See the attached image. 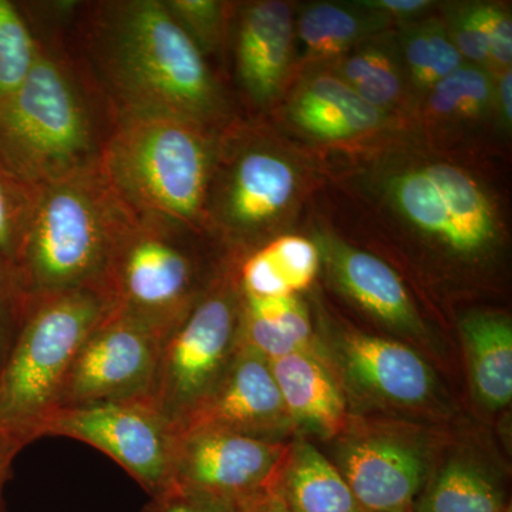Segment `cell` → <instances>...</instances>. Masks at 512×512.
<instances>
[{
    "label": "cell",
    "mask_w": 512,
    "mask_h": 512,
    "mask_svg": "<svg viewBox=\"0 0 512 512\" xmlns=\"http://www.w3.org/2000/svg\"><path fill=\"white\" fill-rule=\"evenodd\" d=\"M504 512H511V508H510V505H508L507 508H505V511Z\"/></svg>",
    "instance_id": "ab89813d"
},
{
    "label": "cell",
    "mask_w": 512,
    "mask_h": 512,
    "mask_svg": "<svg viewBox=\"0 0 512 512\" xmlns=\"http://www.w3.org/2000/svg\"><path fill=\"white\" fill-rule=\"evenodd\" d=\"M474 13L483 30L491 74L512 66V19L507 6L495 2H473Z\"/></svg>",
    "instance_id": "1f68e13d"
},
{
    "label": "cell",
    "mask_w": 512,
    "mask_h": 512,
    "mask_svg": "<svg viewBox=\"0 0 512 512\" xmlns=\"http://www.w3.org/2000/svg\"><path fill=\"white\" fill-rule=\"evenodd\" d=\"M320 252L312 239L278 235L262 247L238 256L239 291L255 298H285L311 288L320 268Z\"/></svg>",
    "instance_id": "cb8c5ba5"
},
{
    "label": "cell",
    "mask_w": 512,
    "mask_h": 512,
    "mask_svg": "<svg viewBox=\"0 0 512 512\" xmlns=\"http://www.w3.org/2000/svg\"><path fill=\"white\" fill-rule=\"evenodd\" d=\"M33 192L0 167V255L12 271L28 228Z\"/></svg>",
    "instance_id": "4dcf8cb0"
},
{
    "label": "cell",
    "mask_w": 512,
    "mask_h": 512,
    "mask_svg": "<svg viewBox=\"0 0 512 512\" xmlns=\"http://www.w3.org/2000/svg\"><path fill=\"white\" fill-rule=\"evenodd\" d=\"M323 154L335 183L373 224L457 265L484 264L503 247L500 198L461 153L431 147L409 130Z\"/></svg>",
    "instance_id": "6da1fadb"
},
{
    "label": "cell",
    "mask_w": 512,
    "mask_h": 512,
    "mask_svg": "<svg viewBox=\"0 0 512 512\" xmlns=\"http://www.w3.org/2000/svg\"><path fill=\"white\" fill-rule=\"evenodd\" d=\"M269 365L295 427L323 439H333L348 430L345 397L315 350L292 353Z\"/></svg>",
    "instance_id": "ffe728a7"
},
{
    "label": "cell",
    "mask_w": 512,
    "mask_h": 512,
    "mask_svg": "<svg viewBox=\"0 0 512 512\" xmlns=\"http://www.w3.org/2000/svg\"><path fill=\"white\" fill-rule=\"evenodd\" d=\"M440 8L443 10L441 19L446 23L451 40L463 56L464 62L488 70L487 45L474 13L473 2L447 3Z\"/></svg>",
    "instance_id": "d6a6232c"
},
{
    "label": "cell",
    "mask_w": 512,
    "mask_h": 512,
    "mask_svg": "<svg viewBox=\"0 0 512 512\" xmlns=\"http://www.w3.org/2000/svg\"><path fill=\"white\" fill-rule=\"evenodd\" d=\"M493 76L498 127L505 134H510L512 126V70H504V72L493 74Z\"/></svg>",
    "instance_id": "74e56055"
},
{
    "label": "cell",
    "mask_w": 512,
    "mask_h": 512,
    "mask_svg": "<svg viewBox=\"0 0 512 512\" xmlns=\"http://www.w3.org/2000/svg\"><path fill=\"white\" fill-rule=\"evenodd\" d=\"M333 360L357 396L380 406L417 412L437 397L429 363L397 340L342 330L330 340Z\"/></svg>",
    "instance_id": "2e32d148"
},
{
    "label": "cell",
    "mask_w": 512,
    "mask_h": 512,
    "mask_svg": "<svg viewBox=\"0 0 512 512\" xmlns=\"http://www.w3.org/2000/svg\"><path fill=\"white\" fill-rule=\"evenodd\" d=\"M239 336L242 345L272 362L312 349L311 315L298 296L255 298L241 293Z\"/></svg>",
    "instance_id": "4316f807"
},
{
    "label": "cell",
    "mask_w": 512,
    "mask_h": 512,
    "mask_svg": "<svg viewBox=\"0 0 512 512\" xmlns=\"http://www.w3.org/2000/svg\"><path fill=\"white\" fill-rule=\"evenodd\" d=\"M37 53L39 42L20 3L0 0V104L18 92Z\"/></svg>",
    "instance_id": "f1b7e54d"
},
{
    "label": "cell",
    "mask_w": 512,
    "mask_h": 512,
    "mask_svg": "<svg viewBox=\"0 0 512 512\" xmlns=\"http://www.w3.org/2000/svg\"><path fill=\"white\" fill-rule=\"evenodd\" d=\"M215 239L134 218L111 255L103 291L114 311L170 336L231 258Z\"/></svg>",
    "instance_id": "52a82bcc"
},
{
    "label": "cell",
    "mask_w": 512,
    "mask_h": 512,
    "mask_svg": "<svg viewBox=\"0 0 512 512\" xmlns=\"http://www.w3.org/2000/svg\"><path fill=\"white\" fill-rule=\"evenodd\" d=\"M299 73L272 113L286 130L322 154L367 146L409 130L363 100L328 67Z\"/></svg>",
    "instance_id": "7c38bea8"
},
{
    "label": "cell",
    "mask_w": 512,
    "mask_h": 512,
    "mask_svg": "<svg viewBox=\"0 0 512 512\" xmlns=\"http://www.w3.org/2000/svg\"><path fill=\"white\" fill-rule=\"evenodd\" d=\"M329 458L367 512H412L431 473L430 450L392 429L343 431Z\"/></svg>",
    "instance_id": "5bb4252c"
},
{
    "label": "cell",
    "mask_w": 512,
    "mask_h": 512,
    "mask_svg": "<svg viewBox=\"0 0 512 512\" xmlns=\"http://www.w3.org/2000/svg\"><path fill=\"white\" fill-rule=\"evenodd\" d=\"M200 429L285 441L296 427L286 410L269 360L241 343L221 382L181 431Z\"/></svg>",
    "instance_id": "e0dca14e"
},
{
    "label": "cell",
    "mask_w": 512,
    "mask_h": 512,
    "mask_svg": "<svg viewBox=\"0 0 512 512\" xmlns=\"http://www.w3.org/2000/svg\"><path fill=\"white\" fill-rule=\"evenodd\" d=\"M396 35L416 113L424 96L466 62L441 16L427 15L399 23Z\"/></svg>",
    "instance_id": "83f0119b"
},
{
    "label": "cell",
    "mask_w": 512,
    "mask_h": 512,
    "mask_svg": "<svg viewBox=\"0 0 512 512\" xmlns=\"http://www.w3.org/2000/svg\"><path fill=\"white\" fill-rule=\"evenodd\" d=\"M107 293L83 288L30 299L0 369V431L28 444L55 412L74 357L113 312Z\"/></svg>",
    "instance_id": "ba28073f"
},
{
    "label": "cell",
    "mask_w": 512,
    "mask_h": 512,
    "mask_svg": "<svg viewBox=\"0 0 512 512\" xmlns=\"http://www.w3.org/2000/svg\"><path fill=\"white\" fill-rule=\"evenodd\" d=\"M503 485L493 471L468 454L447 458L431 470L412 512H504Z\"/></svg>",
    "instance_id": "484cf974"
},
{
    "label": "cell",
    "mask_w": 512,
    "mask_h": 512,
    "mask_svg": "<svg viewBox=\"0 0 512 512\" xmlns=\"http://www.w3.org/2000/svg\"><path fill=\"white\" fill-rule=\"evenodd\" d=\"M466 348L471 390L477 402L491 412L512 400V323L495 311H476L460 323Z\"/></svg>",
    "instance_id": "603a6c76"
},
{
    "label": "cell",
    "mask_w": 512,
    "mask_h": 512,
    "mask_svg": "<svg viewBox=\"0 0 512 512\" xmlns=\"http://www.w3.org/2000/svg\"><path fill=\"white\" fill-rule=\"evenodd\" d=\"M70 55L114 123L177 117L221 131L237 119L217 74L163 0L77 2Z\"/></svg>",
    "instance_id": "7a4b0ae2"
},
{
    "label": "cell",
    "mask_w": 512,
    "mask_h": 512,
    "mask_svg": "<svg viewBox=\"0 0 512 512\" xmlns=\"http://www.w3.org/2000/svg\"><path fill=\"white\" fill-rule=\"evenodd\" d=\"M295 13L282 0L234 6L228 46L234 79L252 119L272 113L291 87L295 69Z\"/></svg>",
    "instance_id": "9a60e30c"
},
{
    "label": "cell",
    "mask_w": 512,
    "mask_h": 512,
    "mask_svg": "<svg viewBox=\"0 0 512 512\" xmlns=\"http://www.w3.org/2000/svg\"><path fill=\"white\" fill-rule=\"evenodd\" d=\"M315 185V168L262 119L221 130L207 204L208 234L231 255L262 247L292 224Z\"/></svg>",
    "instance_id": "277c9868"
},
{
    "label": "cell",
    "mask_w": 512,
    "mask_h": 512,
    "mask_svg": "<svg viewBox=\"0 0 512 512\" xmlns=\"http://www.w3.org/2000/svg\"><path fill=\"white\" fill-rule=\"evenodd\" d=\"M163 3L205 59L225 52L235 3L221 0H163Z\"/></svg>",
    "instance_id": "f546056e"
},
{
    "label": "cell",
    "mask_w": 512,
    "mask_h": 512,
    "mask_svg": "<svg viewBox=\"0 0 512 512\" xmlns=\"http://www.w3.org/2000/svg\"><path fill=\"white\" fill-rule=\"evenodd\" d=\"M360 2L366 8L387 16L397 25L423 18L437 8V2H431V0H360Z\"/></svg>",
    "instance_id": "d590c367"
},
{
    "label": "cell",
    "mask_w": 512,
    "mask_h": 512,
    "mask_svg": "<svg viewBox=\"0 0 512 512\" xmlns=\"http://www.w3.org/2000/svg\"><path fill=\"white\" fill-rule=\"evenodd\" d=\"M316 241L320 259L340 292L386 328L426 342V325L392 266L323 229L316 234Z\"/></svg>",
    "instance_id": "ac0fdd59"
},
{
    "label": "cell",
    "mask_w": 512,
    "mask_h": 512,
    "mask_svg": "<svg viewBox=\"0 0 512 512\" xmlns=\"http://www.w3.org/2000/svg\"><path fill=\"white\" fill-rule=\"evenodd\" d=\"M394 23L362 2H313L295 16L296 42L301 45L299 72L329 67L369 37L393 29Z\"/></svg>",
    "instance_id": "7402d4cb"
},
{
    "label": "cell",
    "mask_w": 512,
    "mask_h": 512,
    "mask_svg": "<svg viewBox=\"0 0 512 512\" xmlns=\"http://www.w3.org/2000/svg\"><path fill=\"white\" fill-rule=\"evenodd\" d=\"M328 69L367 103L412 130L414 104L396 29L369 37Z\"/></svg>",
    "instance_id": "44dd1931"
},
{
    "label": "cell",
    "mask_w": 512,
    "mask_h": 512,
    "mask_svg": "<svg viewBox=\"0 0 512 512\" xmlns=\"http://www.w3.org/2000/svg\"><path fill=\"white\" fill-rule=\"evenodd\" d=\"M237 512H291L272 490L254 495L237 504Z\"/></svg>",
    "instance_id": "f35d334b"
},
{
    "label": "cell",
    "mask_w": 512,
    "mask_h": 512,
    "mask_svg": "<svg viewBox=\"0 0 512 512\" xmlns=\"http://www.w3.org/2000/svg\"><path fill=\"white\" fill-rule=\"evenodd\" d=\"M23 313L25 298L20 292L12 268L0 255V369L5 365L18 336Z\"/></svg>",
    "instance_id": "836d02e7"
},
{
    "label": "cell",
    "mask_w": 512,
    "mask_h": 512,
    "mask_svg": "<svg viewBox=\"0 0 512 512\" xmlns=\"http://www.w3.org/2000/svg\"><path fill=\"white\" fill-rule=\"evenodd\" d=\"M165 340L113 309L74 357L56 410L151 400Z\"/></svg>",
    "instance_id": "30bf717a"
},
{
    "label": "cell",
    "mask_w": 512,
    "mask_h": 512,
    "mask_svg": "<svg viewBox=\"0 0 512 512\" xmlns=\"http://www.w3.org/2000/svg\"><path fill=\"white\" fill-rule=\"evenodd\" d=\"M62 436L113 458L153 497L171 484L177 430L151 400L59 409L40 437Z\"/></svg>",
    "instance_id": "8fae6325"
},
{
    "label": "cell",
    "mask_w": 512,
    "mask_h": 512,
    "mask_svg": "<svg viewBox=\"0 0 512 512\" xmlns=\"http://www.w3.org/2000/svg\"><path fill=\"white\" fill-rule=\"evenodd\" d=\"M271 490L291 512H367L335 464L305 439L289 443Z\"/></svg>",
    "instance_id": "d4e9b609"
},
{
    "label": "cell",
    "mask_w": 512,
    "mask_h": 512,
    "mask_svg": "<svg viewBox=\"0 0 512 512\" xmlns=\"http://www.w3.org/2000/svg\"><path fill=\"white\" fill-rule=\"evenodd\" d=\"M221 131L177 117H136L111 128L100 171L137 220L208 235L207 204Z\"/></svg>",
    "instance_id": "5b68a950"
},
{
    "label": "cell",
    "mask_w": 512,
    "mask_h": 512,
    "mask_svg": "<svg viewBox=\"0 0 512 512\" xmlns=\"http://www.w3.org/2000/svg\"><path fill=\"white\" fill-rule=\"evenodd\" d=\"M490 124L500 128L494 76L484 67L464 63L420 101L412 131L431 147L461 153Z\"/></svg>",
    "instance_id": "d6986e66"
},
{
    "label": "cell",
    "mask_w": 512,
    "mask_h": 512,
    "mask_svg": "<svg viewBox=\"0 0 512 512\" xmlns=\"http://www.w3.org/2000/svg\"><path fill=\"white\" fill-rule=\"evenodd\" d=\"M35 35L29 76L0 104V167L33 190L99 167L114 126L66 40Z\"/></svg>",
    "instance_id": "3957f363"
},
{
    "label": "cell",
    "mask_w": 512,
    "mask_h": 512,
    "mask_svg": "<svg viewBox=\"0 0 512 512\" xmlns=\"http://www.w3.org/2000/svg\"><path fill=\"white\" fill-rule=\"evenodd\" d=\"M237 265L232 255L165 340L151 402L177 433L221 382L241 345Z\"/></svg>",
    "instance_id": "9c48e42d"
},
{
    "label": "cell",
    "mask_w": 512,
    "mask_h": 512,
    "mask_svg": "<svg viewBox=\"0 0 512 512\" xmlns=\"http://www.w3.org/2000/svg\"><path fill=\"white\" fill-rule=\"evenodd\" d=\"M288 441H265L218 430H185L175 441L171 484L231 503L271 490Z\"/></svg>",
    "instance_id": "4fadbf2b"
},
{
    "label": "cell",
    "mask_w": 512,
    "mask_h": 512,
    "mask_svg": "<svg viewBox=\"0 0 512 512\" xmlns=\"http://www.w3.org/2000/svg\"><path fill=\"white\" fill-rule=\"evenodd\" d=\"M237 504L170 485L151 497L146 512H237Z\"/></svg>",
    "instance_id": "e575fe53"
},
{
    "label": "cell",
    "mask_w": 512,
    "mask_h": 512,
    "mask_svg": "<svg viewBox=\"0 0 512 512\" xmlns=\"http://www.w3.org/2000/svg\"><path fill=\"white\" fill-rule=\"evenodd\" d=\"M26 446L28 441L0 431V512H8L5 501L6 484L12 477L13 461Z\"/></svg>",
    "instance_id": "8d00e7d4"
},
{
    "label": "cell",
    "mask_w": 512,
    "mask_h": 512,
    "mask_svg": "<svg viewBox=\"0 0 512 512\" xmlns=\"http://www.w3.org/2000/svg\"><path fill=\"white\" fill-rule=\"evenodd\" d=\"M133 220L100 165L35 188L13 265L25 303L73 289L103 291L111 255Z\"/></svg>",
    "instance_id": "8992f818"
}]
</instances>
